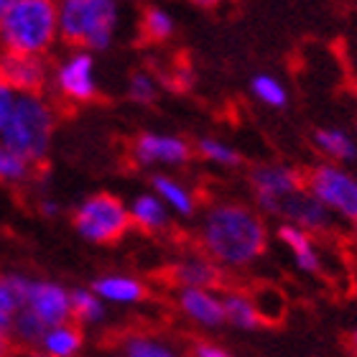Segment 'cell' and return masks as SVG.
Instances as JSON below:
<instances>
[{"instance_id": "26", "label": "cell", "mask_w": 357, "mask_h": 357, "mask_svg": "<svg viewBox=\"0 0 357 357\" xmlns=\"http://www.w3.org/2000/svg\"><path fill=\"white\" fill-rule=\"evenodd\" d=\"M199 153L209 161H215V164H222V166H238L240 164V156L230 146H225L220 141H212V138H202L199 141Z\"/></svg>"}, {"instance_id": "25", "label": "cell", "mask_w": 357, "mask_h": 357, "mask_svg": "<svg viewBox=\"0 0 357 357\" xmlns=\"http://www.w3.org/2000/svg\"><path fill=\"white\" fill-rule=\"evenodd\" d=\"M143 31H146V36H149L151 41H164V38L172 36L174 23L166 10H161V8H149V10H146V18H143Z\"/></svg>"}, {"instance_id": "21", "label": "cell", "mask_w": 357, "mask_h": 357, "mask_svg": "<svg viewBox=\"0 0 357 357\" xmlns=\"http://www.w3.org/2000/svg\"><path fill=\"white\" fill-rule=\"evenodd\" d=\"M69 304H72V317L82 324H97L105 319V306L102 298L87 289L69 291Z\"/></svg>"}, {"instance_id": "14", "label": "cell", "mask_w": 357, "mask_h": 357, "mask_svg": "<svg viewBox=\"0 0 357 357\" xmlns=\"http://www.w3.org/2000/svg\"><path fill=\"white\" fill-rule=\"evenodd\" d=\"M92 294H97L105 301H115V304H135L146 296L141 281L128 278V275H102L92 283Z\"/></svg>"}, {"instance_id": "27", "label": "cell", "mask_w": 357, "mask_h": 357, "mask_svg": "<svg viewBox=\"0 0 357 357\" xmlns=\"http://www.w3.org/2000/svg\"><path fill=\"white\" fill-rule=\"evenodd\" d=\"M253 92L261 97L266 105H273V107H283L286 105V89L275 82L273 77H255L253 79Z\"/></svg>"}, {"instance_id": "36", "label": "cell", "mask_w": 357, "mask_h": 357, "mask_svg": "<svg viewBox=\"0 0 357 357\" xmlns=\"http://www.w3.org/2000/svg\"><path fill=\"white\" fill-rule=\"evenodd\" d=\"M15 357H49V355H41V352H21V355Z\"/></svg>"}, {"instance_id": "10", "label": "cell", "mask_w": 357, "mask_h": 357, "mask_svg": "<svg viewBox=\"0 0 357 357\" xmlns=\"http://www.w3.org/2000/svg\"><path fill=\"white\" fill-rule=\"evenodd\" d=\"M133 153L141 164H186L192 156L189 143L174 135L143 133L133 146Z\"/></svg>"}, {"instance_id": "17", "label": "cell", "mask_w": 357, "mask_h": 357, "mask_svg": "<svg viewBox=\"0 0 357 357\" xmlns=\"http://www.w3.org/2000/svg\"><path fill=\"white\" fill-rule=\"evenodd\" d=\"M82 332L79 327H72V324H61V327H54L46 332L44 342H41V350L49 357H75L77 352L82 350Z\"/></svg>"}, {"instance_id": "15", "label": "cell", "mask_w": 357, "mask_h": 357, "mask_svg": "<svg viewBox=\"0 0 357 357\" xmlns=\"http://www.w3.org/2000/svg\"><path fill=\"white\" fill-rule=\"evenodd\" d=\"M278 238L291 248L294 261H296V266L301 268L304 273H312V275L319 273L321 271L319 255H317L312 240H309V235H306L301 227H296V225H281V227H278Z\"/></svg>"}, {"instance_id": "8", "label": "cell", "mask_w": 357, "mask_h": 357, "mask_svg": "<svg viewBox=\"0 0 357 357\" xmlns=\"http://www.w3.org/2000/svg\"><path fill=\"white\" fill-rule=\"evenodd\" d=\"M26 306L44 321L46 327H61L72 317V304H69V291L59 283L52 281H31Z\"/></svg>"}, {"instance_id": "20", "label": "cell", "mask_w": 357, "mask_h": 357, "mask_svg": "<svg viewBox=\"0 0 357 357\" xmlns=\"http://www.w3.org/2000/svg\"><path fill=\"white\" fill-rule=\"evenodd\" d=\"M128 212H130V222L141 225L143 230H158V227H164L169 222L164 204L156 197H149V194L138 197Z\"/></svg>"}, {"instance_id": "33", "label": "cell", "mask_w": 357, "mask_h": 357, "mask_svg": "<svg viewBox=\"0 0 357 357\" xmlns=\"http://www.w3.org/2000/svg\"><path fill=\"white\" fill-rule=\"evenodd\" d=\"M15 3H18V0H0V18H3V15H6Z\"/></svg>"}, {"instance_id": "7", "label": "cell", "mask_w": 357, "mask_h": 357, "mask_svg": "<svg viewBox=\"0 0 357 357\" xmlns=\"http://www.w3.org/2000/svg\"><path fill=\"white\" fill-rule=\"evenodd\" d=\"M261 209L271 215H281L289 220V225H296L301 230H324L329 227V209L321 204L314 194L309 192H294L278 199H258Z\"/></svg>"}, {"instance_id": "2", "label": "cell", "mask_w": 357, "mask_h": 357, "mask_svg": "<svg viewBox=\"0 0 357 357\" xmlns=\"http://www.w3.org/2000/svg\"><path fill=\"white\" fill-rule=\"evenodd\" d=\"M59 31V10L54 0H18L0 18V44L8 54L38 56L52 46Z\"/></svg>"}, {"instance_id": "11", "label": "cell", "mask_w": 357, "mask_h": 357, "mask_svg": "<svg viewBox=\"0 0 357 357\" xmlns=\"http://www.w3.org/2000/svg\"><path fill=\"white\" fill-rule=\"evenodd\" d=\"M255 199H278L286 194L301 192L304 181L289 166H258L250 172Z\"/></svg>"}, {"instance_id": "4", "label": "cell", "mask_w": 357, "mask_h": 357, "mask_svg": "<svg viewBox=\"0 0 357 357\" xmlns=\"http://www.w3.org/2000/svg\"><path fill=\"white\" fill-rule=\"evenodd\" d=\"M59 33L72 46H87L102 52L110 46L112 29L118 23L115 0H61Z\"/></svg>"}, {"instance_id": "30", "label": "cell", "mask_w": 357, "mask_h": 357, "mask_svg": "<svg viewBox=\"0 0 357 357\" xmlns=\"http://www.w3.org/2000/svg\"><path fill=\"white\" fill-rule=\"evenodd\" d=\"M13 105H15V89L0 79V130L6 128L8 118L13 112Z\"/></svg>"}, {"instance_id": "35", "label": "cell", "mask_w": 357, "mask_h": 357, "mask_svg": "<svg viewBox=\"0 0 357 357\" xmlns=\"http://www.w3.org/2000/svg\"><path fill=\"white\" fill-rule=\"evenodd\" d=\"M194 3H197V6H204V8H212V6H217L220 0H194Z\"/></svg>"}, {"instance_id": "24", "label": "cell", "mask_w": 357, "mask_h": 357, "mask_svg": "<svg viewBox=\"0 0 357 357\" xmlns=\"http://www.w3.org/2000/svg\"><path fill=\"white\" fill-rule=\"evenodd\" d=\"M123 357H176V352L172 347H166L164 342H158V340L133 335L126 340Z\"/></svg>"}, {"instance_id": "22", "label": "cell", "mask_w": 357, "mask_h": 357, "mask_svg": "<svg viewBox=\"0 0 357 357\" xmlns=\"http://www.w3.org/2000/svg\"><path fill=\"white\" fill-rule=\"evenodd\" d=\"M314 141L327 156L337 158V161H352L357 156L355 143L342 133V130H317Z\"/></svg>"}, {"instance_id": "9", "label": "cell", "mask_w": 357, "mask_h": 357, "mask_svg": "<svg viewBox=\"0 0 357 357\" xmlns=\"http://www.w3.org/2000/svg\"><path fill=\"white\" fill-rule=\"evenodd\" d=\"M0 79L13 89H21L23 95H38L44 87V64L36 56H21V54H3L0 56Z\"/></svg>"}, {"instance_id": "5", "label": "cell", "mask_w": 357, "mask_h": 357, "mask_svg": "<svg viewBox=\"0 0 357 357\" xmlns=\"http://www.w3.org/2000/svg\"><path fill=\"white\" fill-rule=\"evenodd\" d=\"M75 227L92 243H115L130 227V212L112 194H95L77 209Z\"/></svg>"}, {"instance_id": "34", "label": "cell", "mask_w": 357, "mask_h": 357, "mask_svg": "<svg viewBox=\"0 0 357 357\" xmlns=\"http://www.w3.org/2000/svg\"><path fill=\"white\" fill-rule=\"evenodd\" d=\"M347 344H350L352 355L357 357V329H355V332H352V335H350V342H347Z\"/></svg>"}, {"instance_id": "19", "label": "cell", "mask_w": 357, "mask_h": 357, "mask_svg": "<svg viewBox=\"0 0 357 357\" xmlns=\"http://www.w3.org/2000/svg\"><path fill=\"white\" fill-rule=\"evenodd\" d=\"M225 321H230L240 329H255L261 327V317L255 312V304L243 294H230L222 298Z\"/></svg>"}, {"instance_id": "28", "label": "cell", "mask_w": 357, "mask_h": 357, "mask_svg": "<svg viewBox=\"0 0 357 357\" xmlns=\"http://www.w3.org/2000/svg\"><path fill=\"white\" fill-rule=\"evenodd\" d=\"M29 176V164L18 158L15 153L0 143V178H6V181H21V178Z\"/></svg>"}, {"instance_id": "13", "label": "cell", "mask_w": 357, "mask_h": 357, "mask_svg": "<svg viewBox=\"0 0 357 357\" xmlns=\"http://www.w3.org/2000/svg\"><path fill=\"white\" fill-rule=\"evenodd\" d=\"M178 306H181V312H184L189 319L202 324V327H220V324H225L222 301L212 296L209 291L184 289L181 296H178Z\"/></svg>"}, {"instance_id": "16", "label": "cell", "mask_w": 357, "mask_h": 357, "mask_svg": "<svg viewBox=\"0 0 357 357\" xmlns=\"http://www.w3.org/2000/svg\"><path fill=\"white\" fill-rule=\"evenodd\" d=\"M174 281H178L184 289L207 291L209 286H217V283H220V268L212 266L209 261H202V258L181 261L174 266Z\"/></svg>"}, {"instance_id": "31", "label": "cell", "mask_w": 357, "mask_h": 357, "mask_svg": "<svg viewBox=\"0 0 357 357\" xmlns=\"http://www.w3.org/2000/svg\"><path fill=\"white\" fill-rule=\"evenodd\" d=\"M194 357H232L227 350H222L220 344H209V342H199L194 347Z\"/></svg>"}, {"instance_id": "3", "label": "cell", "mask_w": 357, "mask_h": 357, "mask_svg": "<svg viewBox=\"0 0 357 357\" xmlns=\"http://www.w3.org/2000/svg\"><path fill=\"white\" fill-rule=\"evenodd\" d=\"M54 133L52 107L38 95L15 97L13 112L0 130L3 146L26 164H38L49 151Z\"/></svg>"}, {"instance_id": "6", "label": "cell", "mask_w": 357, "mask_h": 357, "mask_svg": "<svg viewBox=\"0 0 357 357\" xmlns=\"http://www.w3.org/2000/svg\"><path fill=\"white\" fill-rule=\"evenodd\" d=\"M309 194H314L327 209L357 222V181L342 169L329 164L317 166L309 174Z\"/></svg>"}, {"instance_id": "12", "label": "cell", "mask_w": 357, "mask_h": 357, "mask_svg": "<svg viewBox=\"0 0 357 357\" xmlns=\"http://www.w3.org/2000/svg\"><path fill=\"white\" fill-rule=\"evenodd\" d=\"M61 92L77 102H87L97 95L95 79H92V56L89 54H75L72 59L59 69Z\"/></svg>"}, {"instance_id": "1", "label": "cell", "mask_w": 357, "mask_h": 357, "mask_svg": "<svg viewBox=\"0 0 357 357\" xmlns=\"http://www.w3.org/2000/svg\"><path fill=\"white\" fill-rule=\"evenodd\" d=\"M202 245L222 266L243 268L266 250V225L248 207L220 204L204 217Z\"/></svg>"}, {"instance_id": "32", "label": "cell", "mask_w": 357, "mask_h": 357, "mask_svg": "<svg viewBox=\"0 0 357 357\" xmlns=\"http://www.w3.org/2000/svg\"><path fill=\"white\" fill-rule=\"evenodd\" d=\"M41 212L49 215V217L59 215V204H54V202H44V204H41Z\"/></svg>"}, {"instance_id": "29", "label": "cell", "mask_w": 357, "mask_h": 357, "mask_svg": "<svg viewBox=\"0 0 357 357\" xmlns=\"http://www.w3.org/2000/svg\"><path fill=\"white\" fill-rule=\"evenodd\" d=\"M153 97H156V84L151 82V77L133 75V79H130V100H135V102H153Z\"/></svg>"}, {"instance_id": "23", "label": "cell", "mask_w": 357, "mask_h": 357, "mask_svg": "<svg viewBox=\"0 0 357 357\" xmlns=\"http://www.w3.org/2000/svg\"><path fill=\"white\" fill-rule=\"evenodd\" d=\"M153 189L158 192L161 199L169 202V204L176 209L178 215L189 217L194 212V202H192V197H189V192H186L181 184L172 181L169 176H153Z\"/></svg>"}, {"instance_id": "18", "label": "cell", "mask_w": 357, "mask_h": 357, "mask_svg": "<svg viewBox=\"0 0 357 357\" xmlns=\"http://www.w3.org/2000/svg\"><path fill=\"white\" fill-rule=\"evenodd\" d=\"M46 332H49V327L38 319L36 314L31 312L29 306H23V309L15 312L13 327H10V337H13L18 344H26V347H41Z\"/></svg>"}]
</instances>
